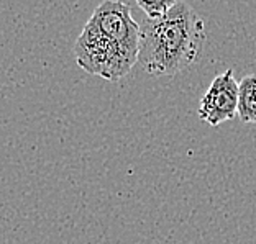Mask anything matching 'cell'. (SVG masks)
Segmentation results:
<instances>
[{
  "label": "cell",
  "mask_w": 256,
  "mask_h": 244,
  "mask_svg": "<svg viewBox=\"0 0 256 244\" xmlns=\"http://www.w3.org/2000/svg\"><path fill=\"white\" fill-rule=\"evenodd\" d=\"M179 0H136L138 7L144 11L148 18H160L166 15Z\"/></svg>",
  "instance_id": "5"
},
{
  "label": "cell",
  "mask_w": 256,
  "mask_h": 244,
  "mask_svg": "<svg viewBox=\"0 0 256 244\" xmlns=\"http://www.w3.org/2000/svg\"><path fill=\"white\" fill-rule=\"evenodd\" d=\"M142 26L138 61L150 75H176L194 64L206 41V25L186 2Z\"/></svg>",
  "instance_id": "2"
},
{
  "label": "cell",
  "mask_w": 256,
  "mask_h": 244,
  "mask_svg": "<svg viewBox=\"0 0 256 244\" xmlns=\"http://www.w3.org/2000/svg\"><path fill=\"white\" fill-rule=\"evenodd\" d=\"M238 118L256 125V74H248L238 82Z\"/></svg>",
  "instance_id": "4"
},
{
  "label": "cell",
  "mask_w": 256,
  "mask_h": 244,
  "mask_svg": "<svg viewBox=\"0 0 256 244\" xmlns=\"http://www.w3.org/2000/svg\"><path fill=\"white\" fill-rule=\"evenodd\" d=\"M199 118L212 128L238 117V82L234 69L215 75L199 103Z\"/></svg>",
  "instance_id": "3"
},
{
  "label": "cell",
  "mask_w": 256,
  "mask_h": 244,
  "mask_svg": "<svg viewBox=\"0 0 256 244\" xmlns=\"http://www.w3.org/2000/svg\"><path fill=\"white\" fill-rule=\"evenodd\" d=\"M142 26L130 5L104 0L86 23L74 44V57L86 72L107 80H120L138 62Z\"/></svg>",
  "instance_id": "1"
}]
</instances>
